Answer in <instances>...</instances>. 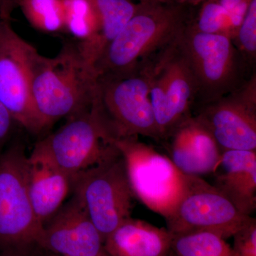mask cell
<instances>
[{
    "instance_id": "obj_1",
    "label": "cell",
    "mask_w": 256,
    "mask_h": 256,
    "mask_svg": "<svg viewBox=\"0 0 256 256\" xmlns=\"http://www.w3.org/2000/svg\"><path fill=\"white\" fill-rule=\"evenodd\" d=\"M32 100L42 130L92 105L96 82L78 43L68 42L54 57L34 47L30 56Z\"/></svg>"
},
{
    "instance_id": "obj_11",
    "label": "cell",
    "mask_w": 256,
    "mask_h": 256,
    "mask_svg": "<svg viewBox=\"0 0 256 256\" xmlns=\"http://www.w3.org/2000/svg\"><path fill=\"white\" fill-rule=\"evenodd\" d=\"M193 114L222 152L256 151V74L227 95L200 106Z\"/></svg>"
},
{
    "instance_id": "obj_25",
    "label": "cell",
    "mask_w": 256,
    "mask_h": 256,
    "mask_svg": "<svg viewBox=\"0 0 256 256\" xmlns=\"http://www.w3.org/2000/svg\"><path fill=\"white\" fill-rule=\"evenodd\" d=\"M20 0H0V18L9 21L12 12L18 6Z\"/></svg>"
},
{
    "instance_id": "obj_12",
    "label": "cell",
    "mask_w": 256,
    "mask_h": 256,
    "mask_svg": "<svg viewBox=\"0 0 256 256\" xmlns=\"http://www.w3.org/2000/svg\"><path fill=\"white\" fill-rule=\"evenodd\" d=\"M33 48L8 24L0 46V102L18 124L38 134L43 130L32 96L30 56Z\"/></svg>"
},
{
    "instance_id": "obj_16",
    "label": "cell",
    "mask_w": 256,
    "mask_h": 256,
    "mask_svg": "<svg viewBox=\"0 0 256 256\" xmlns=\"http://www.w3.org/2000/svg\"><path fill=\"white\" fill-rule=\"evenodd\" d=\"M172 234L140 220L126 218L104 240L110 256H168Z\"/></svg>"
},
{
    "instance_id": "obj_17",
    "label": "cell",
    "mask_w": 256,
    "mask_h": 256,
    "mask_svg": "<svg viewBox=\"0 0 256 256\" xmlns=\"http://www.w3.org/2000/svg\"><path fill=\"white\" fill-rule=\"evenodd\" d=\"M72 178L53 164L28 156V196L42 226L60 210L72 192Z\"/></svg>"
},
{
    "instance_id": "obj_21",
    "label": "cell",
    "mask_w": 256,
    "mask_h": 256,
    "mask_svg": "<svg viewBox=\"0 0 256 256\" xmlns=\"http://www.w3.org/2000/svg\"><path fill=\"white\" fill-rule=\"evenodd\" d=\"M18 6L28 23L36 30L45 33L64 30L62 0H20Z\"/></svg>"
},
{
    "instance_id": "obj_19",
    "label": "cell",
    "mask_w": 256,
    "mask_h": 256,
    "mask_svg": "<svg viewBox=\"0 0 256 256\" xmlns=\"http://www.w3.org/2000/svg\"><path fill=\"white\" fill-rule=\"evenodd\" d=\"M64 30L78 40L79 43H92L99 32V23L90 0H62Z\"/></svg>"
},
{
    "instance_id": "obj_4",
    "label": "cell",
    "mask_w": 256,
    "mask_h": 256,
    "mask_svg": "<svg viewBox=\"0 0 256 256\" xmlns=\"http://www.w3.org/2000/svg\"><path fill=\"white\" fill-rule=\"evenodd\" d=\"M176 42L196 82L194 110L235 92L256 73L226 34L200 32L188 23Z\"/></svg>"
},
{
    "instance_id": "obj_18",
    "label": "cell",
    "mask_w": 256,
    "mask_h": 256,
    "mask_svg": "<svg viewBox=\"0 0 256 256\" xmlns=\"http://www.w3.org/2000/svg\"><path fill=\"white\" fill-rule=\"evenodd\" d=\"M99 23V32L92 43H79L86 58L92 65L104 48L117 36L136 13L139 3L133 0H90Z\"/></svg>"
},
{
    "instance_id": "obj_26",
    "label": "cell",
    "mask_w": 256,
    "mask_h": 256,
    "mask_svg": "<svg viewBox=\"0 0 256 256\" xmlns=\"http://www.w3.org/2000/svg\"><path fill=\"white\" fill-rule=\"evenodd\" d=\"M166 1L192 8V6H198V5L204 2L207 1V0H166Z\"/></svg>"
},
{
    "instance_id": "obj_32",
    "label": "cell",
    "mask_w": 256,
    "mask_h": 256,
    "mask_svg": "<svg viewBox=\"0 0 256 256\" xmlns=\"http://www.w3.org/2000/svg\"></svg>"
},
{
    "instance_id": "obj_9",
    "label": "cell",
    "mask_w": 256,
    "mask_h": 256,
    "mask_svg": "<svg viewBox=\"0 0 256 256\" xmlns=\"http://www.w3.org/2000/svg\"><path fill=\"white\" fill-rule=\"evenodd\" d=\"M114 144L124 158L134 198L165 218L182 194L185 175L169 156L137 137L119 140Z\"/></svg>"
},
{
    "instance_id": "obj_14",
    "label": "cell",
    "mask_w": 256,
    "mask_h": 256,
    "mask_svg": "<svg viewBox=\"0 0 256 256\" xmlns=\"http://www.w3.org/2000/svg\"><path fill=\"white\" fill-rule=\"evenodd\" d=\"M170 159L183 174H212L222 151L206 128L194 116L180 124L169 138Z\"/></svg>"
},
{
    "instance_id": "obj_7",
    "label": "cell",
    "mask_w": 256,
    "mask_h": 256,
    "mask_svg": "<svg viewBox=\"0 0 256 256\" xmlns=\"http://www.w3.org/2000/svg\"><path fill=\"white\" fill-rule=\"evenodd\" d=\"M28 166L21 143L0 154V252H18L36 244L43 229L28 196Z\"/></svg>"
},
{
    "instance_id": "obj_8",
    "label": "cell",
    "mask_w": 256,
    "mask_h": 256,
    "mask_svg": "<svg viewBox=\"0 0 256 256\" xmlns=\"http://www.w3.org/2000/svg\"><path fill=\"white\" fill-rule=\"evenodd\" d=\"M78 197L104 240L130 217L133 195L120 152L72 178Z\"/></svg>"
},
{
    "instance_id": "obj_2",
    "label": "cell",
    "mask_w": 256,
    "mask_h": 256,
    "mask_svg": "<svg viewBox=\"0 0 256 256\" xmlns=\"http://www.w3.org/2000/svg\"><path fill=\"white\" fill-rule=\"evenodd\" d=\"M191 8L171 2L139 3L136 13L92 65L96 78L137 70L176 40Z\"/></svg>"
},
{
    "instance_id": "obj_5",
    "label": "cell",
    "mask_w": 256,
    "mask_h": 256,
    "mask_svg": "<svg viewBox=\"0 0 256 256\" xmlns=\"http://www.w3.org/2000/svg\"><path fill=\"white\" fill-rule=\"evenodd\" d=\"M118 152L90 105L37 142L30 156L47 162L73 178Z\"/></svg>"
},
{
    "instance_id": "obj_20",
    "label": "cell",
    "mask_w": 256,
    "mask_h": 256,
    "mask_svg": "<svg viewBox=\"0 0 256 256\" xmlns=\"http://www.w3.org/2000/svg\"><path fill=\"white\" fill-rule=\"evenodd\" d=\"M171 250L176 256H232L226 239L208 232L172 235Z\"/></svg>"
},
{
    "instance_id": "obj_23",
    "label": "cell",
    "mask_w": 256,
    "mask_h": 256,
    "mask_svg": "<svg viewBox=\"0 0 256 256\" xmlns=\"http://www.w3.org/2000/svg\"><path fill=\"white\" fill-rule=\"evenodd\" d=\"M232 256H256V220L248 223L233 236Z\"/></svg>"
},
{
    "instance_id": "obj_30",
    "label": "cell",
    "mask_w": 256,
    "mask_h": 256,
    "mask_svg": "<svg viewBox=\"0 0 256 256\" xmlns=\"http://www.w3.org/2000/svg\"><path fill=\"white\" fill-rule=\"evenodd\" d=\"M102 256H110L108 255V254H106H106H104V255H102Z\"/></svg>"
},
{
    "instance_id": "obj_10",
    "label": "cell",
    "mask_w": 256,
    "mask_h": 256,
    "mask_svg": "<svg viewBox=\"0 0 256 256\" xmlns=\"http://www.w3.org/2000/svg\"><path fill=\"white\" fill-rule=\"evenodd\" d=\"M252 218L239 212L212 184L200 176L185 175L182 194L164 220L172 235L208 232L227 239Z\"/></svg>"
},
{
    "instance_id": "obj_15",
    "label": "cell",
    "mask_w": 256,
    "mask_h": 256,
    "mask_svg": "<svg viewBox=\"0 0 256 256\" xmlns=\"http://www.w3.org/2000/svg\"><path fill=\"white\" fill-rule=\"evenodd\" d=\"M212 174V185L239 212L252 216L256 210V151L222 152Z\"/></svg>"
},
{
    "instance_id": "obj_28",
    "label": "cell",
    "mask_w": 256,
    "mask_h": 256,
    "mask_svg": "<svg viewBox=\"0 0 256 256\" xmlns=\"http://www.w3.org/2000/svg\"><path fill=\"white\" fill-rule=\"evenodd\" d=\"M0 256H22L18 252H0Z\"/></svg>"
},
{
    "instance_id": "obj_13",
    "label": "cell",
    "mask_w": 256,
    "mask_h": 256,
    "mask_svg": "<svg viewBox=\"0 0 256 256\" xmlns=\"http://www.w3.org/2000/svg\"><path fill=\"white\" fill-rule=\"evenodd\" d=\"M36 244L62 256H102L106 254L104 239L74 194L44 225Z\"/></svg>"
},
{
    "instance_id": "obj_3",
    "label": "cell",
    "mask_w": 256,
    "mask_h": 256,
    "mask_svg": "<svg viewBox=\"0 0 256 256\" xmlns=\"http://www.w3.org/2000/svg\"><path fill=\"white\" fill-rule=\"evenodd\" d=\"M150 89L149 60L129 73L96 78L92 107L114 142L139 136L161 142Z\"/></svg>"
},
{
    "instance_id": "obj_27",
    "label": "cell",
    "mask_w": 256,
    "mask_h": 256,
    "mask_svg": "<svg viewBox=\"0 0 256 256\" xmlns=\"http://www.w3.org/2000/svg\"><path fill=\"white\" fill-rule=\"evenodd\" d=\"M9 23V21L6 20H0V46L4 41L5 33H6V25Z\"/></svg>"
},
{
    "instance_id": "obj_29",
    "label": "cell",
    "mask_w": 256,
    "mask_h": 256,
    "mask_svg": "<svg viewBox=\"0 0 256 256\" xmlns=\"http://www.w3.org/2000/svg\"><path fill=\"white\" fill-rule=\"evenodd\" d=\"M137 3H150L156 2H168L166 0H133Z\"/></svg>"
},
{
    "instance_id": "obj_6",
    "label": "cell",
    "mask_w": 256,
    "mask_h": 256,
    "mask_svg": "<svg viewBox=\"0 0 256 256\" xmlns=\"http://www.w3.org/2000/svg\"><path fill=\"white\" fill-rule=\"evenodd\" d=\"M176 40L149 60L150 100L161 142L193 116L196 102V82Z\"/></svg>"
},
{
    "instance_id": "obj_31",
    "label": "cell",
    "mask_w": 256,
    "mask_h": 256,
    "mask_svg": "<svg viewBox=\"0 0 256 256\" xmlns=\"http://www.w3.org/2000/svg\"><path fill=\"white\" fill-rule=\"evenodd\" d=\"M62 256L54 255V256Z\"/></svg>"
},
{
    "instance_id": "obj_22",
    "label": "cell",
    "mask_w": 256,
    "mask_h": 256,
    "mask_svg": "<svg viewBox=\"0 0 256 256\" xmlns=\"http://www.w3.org/2000/svg\"><path fill=\"white\" fill-rule=\"evenodd\" d=\"M234 44L250 68L256 62V0H250L242 23L233 38Z\"/></svg>"
},
{
    "instance_id": "obj_24",
    "label": "cell",
    "mask_w": 256,
    "mask_h": 256,
    "mask_svg": "<svg viewBox=\"0 0 256 256\" xmlns=\"http://www.w3.org/2000/svg\"><path fill=\"white\" fill-rule=\"evenodd\" d=\"M15 124H18L8 109L0 102V154L11 138Z\"/></svg>"
}]
</instances>
